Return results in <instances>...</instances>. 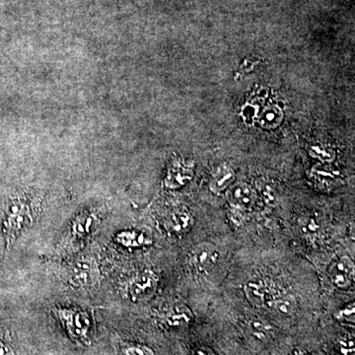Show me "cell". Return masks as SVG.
Returning <instances> with one entry per match:
<instances>
[{
  "label": "cell",
  "mask_w": 355,
  "mask_h": 355,
  "mask_svg": "<svg viewBox=\"0 0 355 355\" xmlns=\"http://www.w3.org/2000/svg\"><path fill=\"white\" fill-rule=\"evenodd\" d=\"M124 355H155L153 349L144 345H130L124 349Z\"/></svg>",
  "instance_id": "cell-20"
},
{
  "label": "cell",
  "mask_w": 355,
  "mask_h": 355,
  "mask_svg": "<svg viewBox=\"0 0 355 355\" xmlns=\"http://www.w3.org/2000/svg\"><path fill=\"white\" fill-rule=\"evenodd\" d=\"M103 211L100 209H87L80 212L71 221L66 237L64 239L61 248L75 250L81 247L96 231L102 220Z\"/></svg>",
  "instance_id": "cell-2"
},
{
  "label": "cell",
  "mask_w": 355,
  "mask_h": 355,
  "mask_svg": "<svg viewBox=\"0 0 355 355\" xmlns=\"http://www.w3.org/2000/svg\"><path fill=\"white\" fill-rule=\"evenodd\" d=\"M116 240L119 245L128 249L140 248L152 243V240L148 236H146L144 232L137 231V230L119 232L117 235Z\"/></svg>",
  "instance_id": "cell-12"
},
{
  "label": "cell",
  "mask_w": 355,
  "mask_h": 355,
  "mask_svg": "<svg viewBox=\"0 0 355 355\" xmlns=\"http://www.w3.org/2000/svg\"><path fill=\"white\" fill-rule=\"evenodd\" d=\"M234 179V172L229 167L219 168L218 171L214 173L211 182V189L214 193H220L224 191Z\"/></svg>",
  "instance_id": "cell-15"
},
{
  "label": "cell",
  "mask_w": 355,
  "mask_h": 355,
  "mask_svg": "<svg viewBox=\"0 0 355 355\" xmlns=\"http://www.w3.org/2000/svg\"><path fill=\"white\" fill-rule=\"evenodd\" d=\"M36 213V207L26 198H17L9 204L4 220L7 248L10 249L21 233L33 224Z\"/></svg>",
  "instance_id": "cell-1"
},
{
  "label": "cell",
  "mask_w": 355,
  "mask_h": 355,
  "mask_svg": "<svg viewBox=\"0 0 355 355\" xmlns=\"http://www.w3.org/2000/svg\"><path fill=\"white\" fill-rule=\"evenodd\" d=\"M198 355H211V352H204V350H200Z\"/></svg>",
  "instance_id": "cell-22"
},
{
  "label": "cell",
  "mask_w": 355,
  "mask_h": 355,
  "mask_svg": "<svg viewBox=\"0 0 355 355\" xmlns=\"http://www.w3.org/2000/svg\"><path fill=\"white\" fill-rule=\"evenodd\" d=\"M336 321L340 323H347V324H354L355 323V304H347L345 307L340 308L338 312L334 315Z\"/></svg>",
  "instance_id": "cell-18"
},
{
  "label": "cell",
  "mask_w": 355,
  "mask_h": 355,
  "mask_svg": "<svg viewBox=\"0 0 355 355\" xmlns=\"http://www.w3.org/2000/svg\"><path fill=\"white\" fill-rule=\"evenodd\" d=\"M191 176H193V170L191 166L176 161L170 167L165 184L168 188H180L191 180Z\"/></svg>",
  "instance_id": "cell-11"
},
{
  "label": "cell",
  "mask_w": 355,
  "mask_h": 355,
  "mask_svg": "<svg viewBox=\"0 0 355 355\" xmlns=\"http://www.w3.org/2000/svg\"><path fill=\"white\" fill-rule=\"evenodd\" d=\"M161 323L169 328H181L188 326L193 320V314L186 306L182 304L165 308L160 316Z\"/></svg>",
  "instance_id": "cell-9"
},
{
  "label": "cell",
  "mask_w": 355,
  "mask_h": 355,
  "mask_svg": "<svg viewBox=\"0 0 355 355\" xmlns=\"http://www.w3.org/2000/svg\"><path fill=\"white\" fill-rule=\"evenodd\" d=\"M297 307H298V303L294 295L280 294L274 299L269 308L273 309L278 314L291 316L296 312Z\"/></svg>",
  "instance_id": "cell-14"
},
{
  "label": "cell",
  "mask_w": 355,
  "mask_h": 355,
  "mask_svg": "<svg viewBox=\"0 0 355 355\" xmlns=\"http://www.w3.org/2000/svg\"><path fill=\"white\" fill-rule=\"evenodd\" d=\"M299 228L304 236H317L322 229V221L316 218L315 216H308L299 220Z\"/></svg>",
  "instance_id": "cell-16"
},
{
  "label": "cell",
  "mask_w": 355,
  "mask_h": 355,
  "mask_svg": "<svg viewBox=\"0 0 355 355\" xmlns=\"http://www.w3.org/2000/svg\"><path fill=\"white\" fill-rule=\"evenodd\" d=\"M64 276L69 285L83 288L95 285L100 278V273L94 258L80 257L66 266Z\"/></svg>",
  "instance_id": "cell-4"
},
{
  "label": "cell",
  "mask_w": 355,
  "mask_h": 355,
  "mask_svg": "<svg viewBox=\"0 0 355 355\" xmlns=\"http://www.w3.org/2000/svg\"><path fill=\"white\" fill-rule=\"evenodd\" d=\"M336 350L340 355H355L354 338L350 336H343L336 343Z\"/></svg>",
  "instance_id": "cell-19"
},
{
  "label": "cell",
  "mask_w": 355,
  "mask_h": 355,
  "mask_svg": "<svg viewBox=\"0 0 355 355\" xmlns=\"http://www.w3.org/2000/svg\"><path fill=\"white\" fill-rule=\"evenodd\" d=\"M249 328H250L251 334L260 340H267L273 334V328L271 325L262 320H253L249 325Z\"/></svg>",
  "instance_id": "cell-17"
},
{
  "label": "cell",
  "mask_w": 355,
  "mask_h": 355,
  "mask_svg": "<svg viewBox=\"0 0 355 355\" xmlns=\"http://www.w3.org/2000/svg\"><path fill=\"white\" fill-rule=\"evenodd\" d=\"M193 224V218L186 211H176L172 212L169 218L166 220V227L170 232L175 234L186 232Z\"/></svg>",
  "instance_id": "cell-13"
},
{
  "label": "cell",
  "mask_w": 355,
  "mask_h": 355,
  "mask_svg": "<svg viewBox=\"0 0 355 355\" xmlns=\"http://www.w3.org/2000/svg\"><path fill=\"white\" fill-rule=\"evenodd\" d=\"M244 291L249 302L259 307H269L274 299L280 294L273 283L265 280L249 281Z\"/></svg>",
  "instance_id": "cell-6"
},
{
  "label": "cell",
  "mask_w": 355,
  "mask_h": 355,
  "mask_svg": "<svg viewBox=\"0 0 355 355\" xmlns=\"http://www.w3.org/2000/svg\"><path fill=\"white\" fill-rule=\"evenodd\" d=\"M227 200L232 207L239 211H249L255 204L256 195L251 186L238 184L228 193Z\"/></svg>",
  "instance_id": "cell-10"
},
{
  "label": "cell",
  "mask_w": 355,
  "mask_h": 355,
  "mask_svg": "<svg viewBox=\"0 0 355 355\" xmlns=\"http://www.w3.org/2000/svg\"><path fill=\"white\" fill-rule=\"evenodd\" d=\"M329 280L340 289H347L354 285V262L349 257H340L329 265Z\"/></svg>",
  "instance_id": "cell-7"
},
{
  "label": "cell",
  "mask_w": 355,
  "mask_h": 355,
  "mask_svg": "<svg viewBox=\"0 0 355 355\" xmlns=\"http://www.w3.org/2000/svg\"><path fill=\"white\" fill-rule=\"evenodd\" d=\"M9 354H10V349H9L3 343L0 342V355Z\"/></svg>",
  "instance_id": "cell-21"
},
{
  "label": "cell",
  "mask_w": 355,
  "mask_h": 355,
  "mask_svg": "<svg viewBox=\"0 0 355 355\" xmlns=\"http://www.w3.org/2000/svg\"><path fill=\"white\" fill-rule=\"evenodd\" d=\"M294 355H309V354H305V352H300V350H298V352H295Z\"/></svg>",
  "instance_id": "cell-23"
},
{
  "label": "cell",
  "mask_w": 355,
  "mask_h": 355,
  "mask_svg": "<svg viewBox=\"0 0 355 355\" xmlns=\"http://www.w3.org/2000/svg\"><path fill=\"white\" fill-rule=\"evenodd\" d=\"M218 248L211 243L200 244L193 249L189 258L191 267L198 273H207L218 264Z\"/></svg>",
  "instance_id": "cell-8"
},
{
  "label": "cell",
  "mask_w": 355,
  "mask_h": 355,
  "mask_svg": "<svg viewBox=\"0 0 355 355\" xmlns=\"http://www.w3.org/2000/svg\"><path fill=\"white\" fill-rule=\"evenodd\" d=\"M159 283V276L151 269L137 273L126 281L124 291L133 302L149 300L155 294Z\"/></svg>",
  "instance_id": "cell-5"
},
{
  "label": "cell",
  "mask_w": 355,
  "mask_h": 355,
  "mask_svg": "<svg viewBox=\"0 0 355 355\" xmlns=\"http://www.w3.org/2000/svg\"><path fill=\"white\" fill-rule=\"evenodd\" d=\"M52 312L71 340L88 345L92 327L88 312L75 307H55Z\"/></svg>",
  "instance_id": "cell-3"
}]
</instances>
